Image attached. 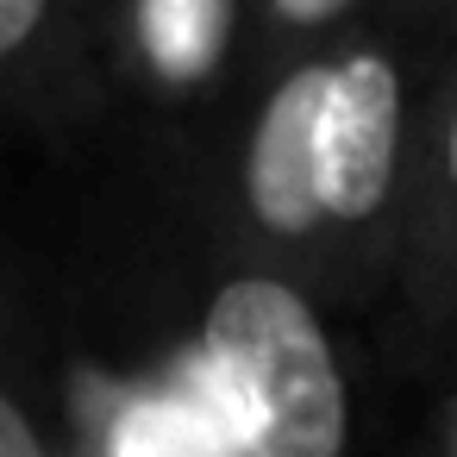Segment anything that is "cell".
Masks as SVG:
<instances>
[{
    "label": "cell",
    "mask_w": 457,
    "mask_h": 457,
    "mask_svg": "<svg viewBox=\"0 0 457 457\" xmlns=\"http://www.w3.org/2000/svg\"><path fill=\"white\" fill-rule=\"evenodd\" d=\"M432 70V51L357 26L251 76L213 170V245L326 313L388 301Z\"/></svg>",
    "instance_id": "6da1fadb"
},
{
    "label": "cell",
    "mask_w": 457,
    "mask_h": 457,
    "mask_svg": "<svg viewBox=\"0 0 457 457\" xmlns=\"http://www.w3.org/2000/svg\"><path fill=\"white\" fill-rule=\"evenodd\" d=\"M195 370L232 457H351V363L332 313L288 276L213 245L195 295Z\"/></svg>",
    "instance_id": "7a4b0ae2"
},
{
    "label": "cell",
    "mask_w": 457,
    "mask_h": 457,
    "mask_svg": "<svg viewBox=\"0 0 457 457\" xmlns=\"http://www.w3.org/2000/svg\"><path fill=\"white\" fill-rule=\"evenodd\" d=\"M95 82L151 113H232L251 82V0H107Z\"/></svg>",
    "instance_id": "3957f363"
},
{
    "label": "cell",
    "mask_w": 457,
    "mask_h": 457,
    "mask_svg": "<svg viewBox=\"0 0 457 457\" xmlns=\"http://www.w3.org/2000/svg\"><path fill=\"white\" fill-rule=\"evenodd\" d=\"M395 301L407 332L420 338L457 332V57H438L432 95L420 113Z\"/></svg>",
    "instance_id": "277c9868"
},
{
    "label": "cell",
    "mask_w": 457,
    "mask_h": 457,
    "mask_svg": "<svg viewBox=\"0 0 457 457\" xmlns=\"http://www.w3.org/2000/svg\"><path fill=\"white\" fill-rule=\"evenodd\" d=\"M101 7L107 0H0V107L95 82Z\"/></svg>",
    "instance_id": "5b68a950"
},
{
    "label": "cell",
    "mask_w": 457,
    "mask_h": 457,
    "mask_svg": "<svg viewBox=\"0 0 457 457\" xmlns=\"http://www.w3.org/2000/svg\"><path fill=\"white\" fill-rule=\"evenodd\" d=\"M357 26H370V0H251V76L320 51Z\"/></svg>",
    "instance_id": "8992f818"
},
{
    "label": "cell",
    "mask_w": 457,
    "mask_h": 457,
    "mask_svg": "<svg viewBox=\"0 0 457 457\" xmlns=\"http://www.w3.org/2000/svg\"><path fill=\"white\" fill-rule=\"evenodd\" d=\"M0 457H70L45 382L13 363V345H0Z\"/></svg>",
    "instance_id": "52a82bcc"
},
{
    "label": "cell",
    "mask_w": 457,
    "mask_h": 457,
    "mask_svg": "<svg viewBox=\"0 0 457 457\" xmlns=\"http://www.w3.org/2000/svg\"><path fill=\"white\" fill-rule=\"evenodd\" d=\"M445 20H451V0H370V26L401 38V45H420L438 57V38H445Z\"/></svg>",
    "instance_id": "ba28073f"
},
{
    "label": "cell",
    "mask_w": 457,
    "mask_h": 457,
    "mask_svg": "<svg viewBox=\"0 0 457 457\" xmlns=\"http://www.w3.org/2000/svg\"><path fill=\"white\" fill-rule=\"evenodd\" d=\"M420 457H457V376L445 382V395H438V407H432V426H426Z\"/></svg>",
    "instance_id": "9c48e42d"
},
{
    "label": "cell",
    "mask_w": 457,
    "mask_h": 457,
    "mask_svg": "<svg viewBox=\"0 0 457 457\" xmlns=\"http://www.w3.org/2000/svg\"><path fill=\"white\" fill-rule=\"evenodd\" d=\"M438 57H457V0H451V20H445V38H438Z\"/></svg>",
    "instance_id": "30bf717a"
}]
</instances>
